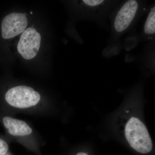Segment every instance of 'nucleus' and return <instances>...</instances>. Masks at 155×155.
I'll return each mask as SVG.
<instances>
[{"mask_svg": "<svg viewBox=\"0 0 155 155\" xmlns=\"http://www.w3.org/2000/svg\"><path fill=\"white\" fill-rule=\"evenodd\" d=\"M149 5L147 2L141 0L121 1L109 15L111 35L110 45L116 44L120 38L131 31L141 17L146 14Z\"/></svg>", "mask_w": 155, "mask_h": 155, "instance_id": "nucleus-1", "label": "nucleus"}, {"mask_svg": "<svg viewBox=\"0 0 155 155\" xmlns=\"http://www.w3.org/2000/svg\"><path fill=\"white\" fill-rule=\"evenodd\" d=\"M120 2L118 0H81L78 2L81 17L94 22L99 27L107 28V19L110 13Z\"/></svg>", "mask_w": 155, "mask_h": 155, "instance_id": "nucleus-2", "label": "nucleus"}, {"mask_svg": "<svg viewBox=\"0 0 155 155\" xmlns=\"http://www.w3.org/2000/svg\"><path fill=\"white\" fill-rule=\"evenodd\" d=\"M125 132L127 141L136 151L147 154L152 150L153 143L147 129L138 118H130L125 125Z\"/></svg>", "mask_w": 155, "mask_h": 155, "instance_id": "nucleus-3", "label": "nucleus"}, {"mask_svg": "<svg viewBox=\"0 0 155 155\" xmlns=\"http://www.w3.org/2000/svg\"><path fill=\"white\" fill-rule=\"evenodd\" d=\"M40 95L29 87L20 85L10 89L6 93L5 100L12 107L26 108L36 105Z\"/></svg>", "mask_w": 155, "mask_h": 155, "instance_id": "nucleus-4", "label": "nucleus"}, {"mask_svg": "<svg viewBox=\"0 0 155 155\" xmlns=\"http://www.w3.org/2000/svg\"><path fill=\"white\" fill-rule=\"evenodd\" d=\"M41 36L35 28L30 27L22 32L18 45V52L26 60L36 56L40 47Z\"/></svg>", "mask_w": 155, "mask_h": 155, "instance_id": "nucleus-5", "label": "nucleus"}, {"mask_svg": "<svg viewBox=\"0 0 155 155\" xmlns=\"http://www.w3.org/2000/svg\"><path fill=\"white\" fill-rule=\"evenodd\" d=\"M28 25L26 14L13 13L7 15L2 24V36L5 39L12 38L22 33Z\"/></svg>", "mask_w": 155, "mask_h": 155, "instance_id": "nucleus-6", "label": "nucleus"}, {"mask_svg": "<svg viewBox=\"0 0 155 155\" xmlns=\"http://www.w3.org/2000/svg\"><path fill=\"white\" fill-rule=\"evenodd\" d=\"M147 16L143 23L142 30L138 38L139 42L155 41V4L149 5Z\"/></svg>", "mask_w": 155, "mask_h": 155, "instance_id": "nucleus-7", "label": "nucleus"}, {"mask_svg": "<svg viewBox=\"0 0 155 155\" xmlns=\"http://www.w3.org/2000/svg\"><path fill=\"white\" fill-rule=\"evenodd\" d=\"M3 122L10 134L14 136L29 135L32 129L25 122L6 116L3 119Z\"/></svg>", "mask_w": 155, "mask_h": 155, "instance_id": "nucleus-8", "label": "nucleus"}, {"mask_svg": "<svg viewBox=\"0 0 155 155\" xmlns=\"http://www.w3.org/2000/svg\"><path fill=\"white\" fill-rule=\"evenodd\" d=\"M148 43L144 54L142 55L141 62L143 67L153 70L155 68V41H149Z\"/></svg>", "mask_w": 155, "mask_h": 155, "instance_id": "nucleus-9", "label": "nucleus"}, {"mask_svg": "<svg viewBox=\"0 0 155 155\" xmlns=\"http://www.w3.org/2000/svg\"><path fill=\"white\" fill-rule=\"evenodd\" d=\"M8 146L5 141L0 139V155H4L8 152Z\"/></svg>", "mask_w": 155, "mask_h": 155, "instance_id": "nucleus-10", "label": "nucleus"}, {"mask_svg": "<svg viewBox=\"0 0 155 155\" xmlns=\"http://www.w3.org/2000/svg\"><path fill=\"white\" fill-rule=\"evenodd\" d=\"M76 155H88L86 153L84 152H80L78 153Z\"/></svg>", "mask_w": 155, "mask_h": 155, "instance_id": "nucleus-11", "label": "nucleus"}]
</instances>
